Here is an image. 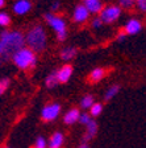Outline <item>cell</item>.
Returning a JSON list of instances; mask_svg holds the SVG:
<instances>
[{"label":"cell","instance_id":"obj_16","mask_svg":"<svg viewBox=\"0 0 146 148\" xmlns=\"http://www.w3.org/2000/svg\"><path fill=\"white\" fill-rule=\"evenodd\" d=\"M76 56V49L75 48H65L61 52V58L63 61H70Z\"/></svg>","mask_w":146,"mask_h":148},{"label":"cell","instance_id":"obj_25","mask_svg":"<svg viewBox=\"0 0 146 148\" xmlns=\"http://www.w3.org/2000/svg\"><path fill=\"white\" fill-rule=\"evenodd\" d=\"M119 3H120V5H121L122 8L129 9V8H132V7H133L134 0H119Z\"/></svg>","mask_w":146,"mask_h":148},{"label":"cell","instance_id":"obj_1","mask_svg":"<svg viewBox=\"0 0 146 148\" xmlns=\"http://www.w3.org/2000/svg\"><path fill=\"white\" fill-rule=\"evenodd\" d=\"M25 37L17 31H5L0 34V60L8 61L24 48Z\"/></svg>","mask_w":146,"mask_h":148},{"label":"cell","instance_id":"obj_13","mask_svg":"<svg viewBox=\"0 0 146 148\" xmlns=\"http://www.w3.org/2000/svg\"><path fill=\"white\" fill-rule=\"evenodd\" d=\"M83 1H84V7L88 9L90 13H99L103 9L101 0H83Z\"/></svg>","mask_w":146,"mask_h":148},{"label":"cell","instance_id":"obj_34","mask_svg":"<svg viewBox=\"0 0 146 148\" xmlns=\"http://www.w3.org/2000/svg\"><path fill=\"white\" fill-rule=\"evenodd\" d=\"M4 148H11V147H4Z\"/></svg>","mask_w":146,"mask_h":148},{"label":"cell","instance_id":"obj_33","mask_svg":"<svg viewBox=\"0 0 146 148\" xmlns=\"http://www.w3.org/2000/svg\"><path fill=\"white\" fill-rule=\"evenodd\" d=\"M134 1H140V0H134Z\"/></svg>","mask_w":146,"mask_h":148},{"label":"cell","instance_id":"obj_2","mask_svg":"<svg viewBox=\"0 0 146 148\" xmlns=\"http://www.w3.org/2000/svg\"><path fill=\"white\" fill-rule=\"evenodd\" d=\"M25 44L29 49L33 52H42L46 48V32L42 28V25H34L29 29L26 37H25Z\"/></svg>","mask_w":146,"mask_h":148},{"label":"cell","instance_id":"obj_28","mask_svg":"<svg viewBox=\"0 0 146 148\" xmlns=\"http://www.w3.org/2000/svg\"><path fill=\"white\" fill-rule=\"evenodd\" d=\"M125 37H126V33H121V34H119V36H117V41H119V42H122V41L125 40Z\"/></svg>","mask_w":146,"mask_h":148},{"label":"cell","instance_id":"obj_3","mask_svg":"<svg viewBox=\"0 0 146 148\" xmlns=\"http://www.w3.org/2000/svg\"><path fill=\"white\" fill-rule=\"evenodd\" d=\"M13 62L18 69L21 70H28V69H33L36 66L37 57L36 53L29 48H22L20 49L15 56H13Z\"/></svg>","mask_w":146,"mask_h":148},{"label":"cell","instance_id":"obj_30","mask_svg":"<svg viewBox=\"0 0 146 148\" xmlns=\"http://www.w3.org/2000/svg\"><path fill=\"white\" fill-rule=\"evenodd\" d=\"M78 148H90V145H88V143H82V144L78 145Z\"/></svg>","mask_w":146,"mask_h":148},{"label":"cell","instance_id":"obj_22","mask_svg":"<svg viewBox=\"0 0 146 148\" xmlns=\"http://www.w3.org/2000/svg\"><path fill=\"white\" fill-rule=\"evenodd\" d=\"M33 148H48V143H46L45 138L43 136H38L33 144Z\"/></svg>","mask_w":146,"mask_h":148},{"label":"cell","instance_id":"obj_10","mask_svg":"<svg viewBox=\"0 0 146 148\" xmlns=\"http://www.w3.org/2000/svg\"><path fill=\"white\" fill-rule=\"evenodd\" d=\"M79 118H80L79 108H70V110L65 114L63 122H65V124H67V126H71V124L79 122Z\"/></svg>","mask_w":146,"mask_h":148},{"label":"cell","instance_id":"obj_18","mask_svg":"<svg viewBox=\"0 0 146 148\" xmlns=\"http://www.w3.org/2000/svg\"><path fill=\"white\" fill-rule=\"evenodd\" d=\"M119 91H120V86H119V85H113V86H111L109 89L105 91L104 99H105V101H111L113 97H116V94H117Z\"/></svg>","mask_w":146,"mask_h":148},{"label":"cell","instance_id":"obj_21","mask_svg":"<svg viewBox=\"0 0 146 148\" xmlns=\"http://www.w3.org/2000/svg\"><path fill=\"white\" fill-rule=\"evenodd\" d=\"M9 85H11V81L8 78H3V79H0V95H3L4 92L8 90Z\"/></svg>","mask_w":146,"mask_h":148},{"label":"cell","instance_id":"obj_4","mask_svg":"<svg viewBox=\"0 0 146 148\" xmlns=\"http://www.w3.org/2000/svg\"><path fill=\"white\" fill-rule=\"evenodd\" d=\"M45 20L48 21V24L57 32V38L58 41L63 42L67 37V31H66V23L62 17L53 15V13H46L45 15Z\"/></svg>","mask_w":146,"mask_h":148},{"label":"cell","instance_id":"obj_20","mask_svg":"<svg viewBox=\"0 0 146 148\" xmlns=\"http://www.w3.org/2000/svg\"><path fill=\"white\" fill-rule=\"evenodd\" d=\"M95 103V101H94V97L92 95H84L83 97V99L80 101V107L82 108H91V106Z\"/></svg>","mask_w":146,"mask_h":148},{"label":"cell","instance_id":"obj_8","mask_svg":"<svg viewBox=\"0 0 146 148\" xmlns=\"http://www.w3.org/2000/svg\"><path fill=\"white\" fill-rule=\"evenodd\" d=\"M96 134H97V123H96V120L92 118L91 122L86 126V132H84V136H83V143H88L90 140H92V139L96 136Z\"/></svg>","mask_w":146,"mask_h":148},{"label":"cell","instance_id":"obj_26","mask_svg":"<svg viewBox=\"0 0 146 148\" xmlns=\"http://www.w3.org/2000/svg\"><path fill=\"white\" fill-rule=\"evenodd\" d=\"M137 7L140 8V11L146 12V0H140V1H137Z\"/></svg>","mask_w":146,"mask_h":148},{"label":"cell","instance_id":"obj_23","mask_svg":"<svg viewBox=\"0 0 146 148\" xmlns=\"http://www.w3.org/2000/svg\"><path fill=\"white\" fill-rule=\"evenodd\" d=\"M11 24V17H9L7 13H0V25L1 27H8Z\"/></svg>","mask_w":146,"mask_h":148},{"label":"cell","instance_id":"obj_24","mask_svg":"<svg viewBox=\"0 0 146 148\" xmlns=\"http://www.w3.org/2000/svg\"><path fill=\"white\" fill-rule=\"evenodd\" d=\"M91 119H92L91 115H90V114H86V112H84V114H80L79 122H80L82 124H84V126H87V124L91 122Z\"/></svg>","mask_w":146,"mask_h":148},{"label":"cell","instance_id":"obj_6","mask_svg":"<svg viewBox=\"0 0 146 148\" xmlns=\"http://www.w3.org/2000/svg\"><path fill=\"white\" fill-rule=\"evenodd\" d=\"M121 15V8L117 5H108L105 8L101 9L100 12V18L103 23L111 24V23L116 21Z\"/></svg>","mask_w":146,"mask_h":148},{"label":"cell","instance_id":"obj_31","mask_svg":"<svg viewBox=\"0 0 146 148\" xmlns=\"http://www.w3.org/2000/svg\"><path fill=\"white\" fill-rule=\"evenodd\" d=\"M4 4H5V0H0V8L4 7Z\"/></svg>","mask_w":146,"mask_h":148},{"label":"cell","instance_id":"obj_11","mask_svg":"<svg viewBox=\"0 0 146 148\" xmlns=\"http://www.w3.org/2000/svg\"><path fill=\"white\" fill-rule=\"evenodd\" d=\"M63 143H65L63 134L59 132V131H57V132H54L52 136H50V139H49L48 148H62Z\"/></svg>","mask_w":146,"mask_h":148},{"label":"cell","instance_id":"obj_19","mask_svg":"<svg viewBox=\"0 0 146 148\" xmlns=\"http://www.w3.org/2000/svg\"><path fill=\"white\" fill-rule=\"evenodd\" d=\"M101 111H103V105L101 103H94L90 108V115H91V118H96L101 114Z\"/></svg>","mask_w":146,"mask_h":148},{"label":"cell","instance_id":"obj_14","mask_svg":"<svg viewBox=\"0 0 146 148\" xmlns=\"http://www.w3.org/2000/svg\"><path fill=\"white\" fill-rule=\"evenodd\" d=\"M107 74V70L103 68H96L88 74V82L90 83H96L99 81H101Z\"/></svg>","mask_w":146,"mask_h":148},{"label":"cell","instance_id":"obj_9","mask_svg":"<svg viewBox=\"0 0 146 148\" xmlns=\"http://www.w3.org/2000/svg\"><path fill=\"white\" fill-rule=\"evenodd\" d=\"M90 16V12L88 9L84 7V4H79V5H76L75 11H74V20H75L76 23H84L87 21V18H88Z\"/></svg>","mask_w":146,"mask_h":148},{"label":"cell","instance_id":"obj_12","mask_svg":"<svg viewBox=\"0 0 146 148\" xmlns=\"http://www.w3.org/2000/svg\"><path fill=\"white\" fill-rule=\"evenodd\" d=\"M141 28H142V24H141L140 20L132 18V20L128 21V24L125 25V33L126 34H136L141 31Z\"/></svg>","mask_w":146,"mask_h":148},{"label":"cell","instance_id":"obj_17","mask_svg":"<svg viewBox=\"0 0 146 148\" xmlns=\"http://www.w3.org/2000/svg\"><path fill=\"white\" fill-rule=\"evenodd\" d=\"M58 78H57V71H54V73H50L46 77V79H45V85H46V87L48 89H52V87H54L55 85H58Z\"/></svg>","mask_w":146,"mask_h":148},{"label":"cell","instance_id":"obj_32","mask_svg":"<svg viewBox=\"0 0 146 148\" xmlns=\"http://www.w3.org/2000/svg\"><path fill=\"white\" fill-rule=\"evenodd\" d=\"M1 64H3V61H1V60H0V66H1Z\"/></svg>","mask_w":146,"mask_h":148},{"label":"cell","instance_id":"obj_27","mask_svg":"<svg viewBox=\"0 0 146 148\" xmlns=\"http://www.w3.org/2000/svg\"><path fill=\"white\" fill-rule=\"evenodd\" d=\"M103 24H104V23L101 21L100 17H99V18H95L94 21H92V27H94V28H100Z\"/></svg>","mask_w":146,"mask_h":148},{"label":"cell","instance_id":"obj_29","mask_svg":"<svg viewBox=\"0 0 146 148\" xmlns=\"http://www.w3.org/2000/svg\"><path fill=\"white\" fill-rule=\"evenodd\" d=\"M58 8H59V3H54L52 5V11H58Z\"/></svg>","mask_w":146,"mask_h":148},{"label":"cell","instance_id":"obj_7","mask_svg":"<svg viewBox=\"0 0 146 148\" xmlns=\"http://www.w3.org/2000/svg\"><path fill=\"white\" fill-rule=\"evenodd\" d=\"M73 75V66L71 65H63L59 70H57V78L59 83H66Z\"/></svg>","mask_w":146,"mask_h":148},{"label":"cell","instance_id":"obj_15","mask_svg":"<svg viewBox=\"0 0 146 148\" xmlns=\"http://www.w3.org/2000/svg\"><path fill=\"white\" fill-rule=\"evenodd\" d=\"M31 7H32V4L28 0H18L17 3L13 5V11L17 15H24V13H26L31 9Z\"/></svg>","mask_w":146,"mask_h":148},{"label":"cell","instance_id":"obj_5","mask_svg":"<svg viewBox=\"0 0 146 148\" xmlns=\"http://www.w3.org/2000/svg\"><path fill=\"white\" fill-rule=\"evenodd\" d=\"M59 112H61L59 103H48L41 111V119H42V122H46V123L53 122L58 118Z\"/></svg>","mask_w":146,"mask_h":148}]
</instances>
